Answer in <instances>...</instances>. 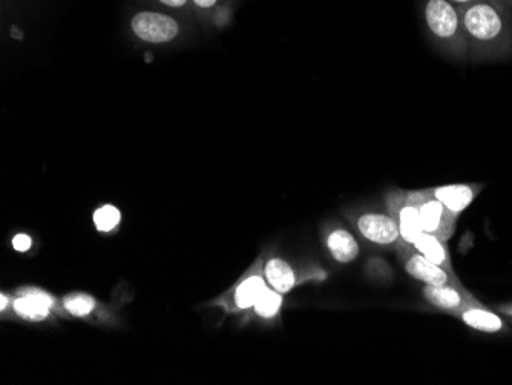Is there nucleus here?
I'll return each mask as SVG.
<instances>
[{"label": "nucleus", "mask_w": 512, "mask_h": 385, "mask_svg": "<svg viewBox=\"0 0 512 385\" xmlns=\"http://www.w3.org/2000/svg\"><path fill=\"white\" fill-rule=\"evenodd\" d=\"M281 304H283L281 293L276 292L275 289H266L260 300L256 301L255 310L258 315L264 316V318H272L278 313Z\"/></svg>", "instance_id": "dca6fc26"}, {"label": "nucleus", "mask_w": 512, "mask_h": 385, "mask_svg": "<svg viewBox=\"0 0 512 385\" xmlns=\"http://www.w3.org/2000/svg\"><path fill=\"white\" fill-rule=\"evenodd\" d=\"M132 30L145 42L165 43L175 39L180 28L177 22L166 14L145 11L132 19Z\"/></svg>", "instance_id": "20e7f679"}, {"label": "nucleus", "mask_w": 512, "mask_h": 385, "mask_svg": "<svg viewBox=\"0 0 512 385\" xmlns=\"http://www.w3.org/2000/svg\"><path fill=\"white\" fill-rule=\"evenodd\" d=\"M436 200H439L450 214L454 217L462 214L468 206L473 203L479 192V186L476 185H447L439 188L428 189Z\"/></svg>", "instance_id": "1a4fd4ad"}, {"label": "nucleus", "mask_w": 512, "mask_h": 385, "mask_svg": "<svg viewBox=\"0 0 512 385\" xmlns=\"http://www.w3.org/2000/svg\"><path fill=\"white\" fill-rule=\"evenodd\" d=\"M53 306V298L39 290H27L19 300L14 301V310L22 318L27 320L40 321L50 315Z\"/></svg>", "instance_id": "9d476101"}, {"label": "nucleus", "mask_w": 512, "mask_h": 385, "mask_svg": "<svg viewBox=\"0 0 512 385\" xmlns=\"http://www.w3.org/2000/svg\"><path fill=\"white\" fill-rule=\"evenodd\" d=\"M327 246H329L330 254L339 263H350V261L356 260L359 254L358 241L344 229L332 232L327 238Z\"/></svg>", "instance_id": "ddd939ff"}, {"label": "nucleus", "mask_w": 512, "mask_h": 385, "mask_svg": "<svg viewBox=\"0 0 512 385\" xmlns=\"http://www.w3.org/2000/svg\"><path fill=\"white\" fill-rule=\"evenodd\" d=\"M503 312L508 313V315L512 316V306L503 307Z\"/></svg>", "instance_id": "393cba45"}, {"label": "nucleus", "mask_w": 512, "mask_h": 385, "mask_svg": "<svg viewBox=\"0 0 512 385\" xmlns=\"http://www.w3.org/2000/svg\"><path fill=\"white\" fill-rule=\"evenodd\" d=\"M266 278L270 287L279 293L289 292L296 283L295 272H293L292 267L286 261L279 260V258H273L267 263Z\"/></svg>", "instance_id": "4468645a"}, {"label": "nucleus", "mask_w": 512, "mask_h": 385, "mask_svg": "<svg viewBox=\"0 0 512 385\" xmlns=\"http://www.w3.org/2000/svg\"><path fill=\"white\" fill-rule=\"evenodd\" d=\"M402 263L405 270L414 280L422 281L425 286H442V284H459L454 274L431 263L424 255L419 254L416 249H410L402 254Z\"/></svg>", "instance_id": "423d86ee"}, {"label": "nucleus", "mask_w": 512, "mask_h": 385, "mask_svg": "<svg viewBox=\"0 0 512 385\" xmlns=\"http://www.w3.org/2000/svg\"><path fill=\"white\" fill-rule=\"evenodd\" d=\"M160 2H163V4L169 5V7H183L188 0H160Z\"/></svg>", "instance_id": "412c9836"}, {"label": "nucleus", "mask_w": 512, "mask_h": 385, "mask_svg": "<svg viewBox=\"0 0 512 385\" xmlns=\"http://www.w3.org/2000/svg\"><path fill=\"white\" fill-rule=\"evenodd\" d=\"M65 307L73 315L85 316L94 309V300L86 295H76V297L66 298Z\"/></svg>", "instance_id": "a211bd4d"}, {"label": "nucleus", "mask_w": 512, "mask_h": 385, "mask_svg": "<svg viewBox=\"0 0 512 385\" xmlns=\"http://www.w3.org/2000/svg\"><path fill=\"white\" fill-rule=\"evenodd\" d=\"M460 14L471 60L480 62L511 56V8L500 0H479L460 8Z\"/></svg>", "instance_id": "f257e3e1"}, {"label": "nucleus", "mask_w": 512, "mask_h": 385, "mask_svg": "<svg viewBox=\"0 0 512 385\" xmlns=\"http://www.w3.org/2000/svg\"><path fill=\"white\" fill-rule=\"evenodd\" d=\"M407 197L419 209L424 232L436 235L444 241L453 235L457 217L450 214L448 209L431 195L430 191L408 192Z\"/></svg>", "instance_id": "7ed1b4c3"}, {"label": "nucleus", "mask_w": 512, "mask_h": 385, "mask_svg": "<svg viewBox=\"0 0 512 385\" xmlns=\"http://www.w3.org/2000/svg\"><path fill=\"white\" fill-rule=\"evenodd\" d=\"M120 218H122V215L114 206H105L94 215V221H96L97 229L100 232L112 231L120 223Z\"/></svg>", "instance_id": "f3484780"}, {"label": "nucleus", "mask_w": 512, "mask_h": 385, "mask_svg": "<svg viewBox=\"0 0 512 385\" xmlns=\"http://www.w3.org/2000/svg\"><path fill=\"white\" fill-rule=\"evenodd\" d=\"M7 303H8L7 297H5V295H2V310L7 309Z\"/></svg>", "instance_id": "5701e85b"}, {"label": "nucleus", "mask_w": 512, "mask_h": 385, "mask_svg": "<svg viewBox=\"0 0 512 385\" xmlns=\"http://www.w3.org/2000/svg\"><path fill=\"white\" fill-rule=\"evenodd\" d=\"M460 318L467 326L480 330V332L497 333L505 329V323L500 316L490 310L482 309V307L473 306V304L460 312Z\"/></svg>", "instance_id": "f8f14e48"}, {"label": "nucleus", "mask_w": 512, "mask_h": 385, "mask_svg": "<svg viewBox=\"0 0 512 385\" xmlns=\"http://www.w3.org/2000/svg\"><path fill=\"white\" fill-rule=\"evenodd\" d=\"M451 4L456 5V7L463 8L468 7V5L474 4V2H479V0H448Z\"/></svg>", "instance_id": "aec40b11"}, {"label": "nucleus", "mask_w": 512, "mask_h": 385, "mask_svg": "<svg viewBox=\"0 0 512 385\" xmlns=\"http://www.w3.org/2000/svg\"><path fill=\"white\" fill-rule=\"evenodd\" d=\"M393 217L398 221L399 231H401V240L408 246H413L417 238L424 234L422 228L421 215L419 209L413 201L407 197V194H399V197H393Z\"/></svg>", "instance_id": "0eeeda50"}, {"label": "nucleus", "mask_w": 512, "mask_h": 385, "mask_svg": "<svg viewBox=\"0 0 512 385\" xmlns=\"http://www.w3.org/2000/svg\"><path fill=\"white\" fill-rule=\"evenodd\" d=\"M267 284L263 278L255 277L247 278L243 283L238 286L237 293H235V301L240 309H249L255 307L256 301L260 300L261 295L266 292Z\"/></svg>", "instance_id": "2eb2a0df"}, {"label": "nucleus", "mask_w": 512, "mask_h": 385, "mask_svg": "<svg viewBox=\"0 0 512 385\" xmlns=\"http://www.w3.org/2000/svg\"><path fill=\"white\" fill-rule=\"evenodd\" d=\"M13 246L16 251L25 252L31 247V238L28 235H17L13 240Z\"/></svg>", "instance_id": "6ab92c4d"}, {"label": "nucleus", "mask_w": 512, "mask_h": 385, "mask_svg": "<svg viewBox=\"0 0 512 385\" xmlns=\"http://www.w3.org/2000/svg\"><path fill=\"white\" fill-rule=\"evenodd\" d=\"M356 224L365 240L379 244V246H391L401 240L398 221L393 215L368 212V214L361 215Z\"/></svg>", "instance_id": "39448f33"}, {"label": "nucleus", "mask_w": 512, "mask_h": 385, "mask_svg": "<svg viewBox=\"0 0 512 385\" xmlns=\"http://www.w3.org/2000/svg\"><path fill=\"white\" fill-rule=\"evenodd\" d=\"M424 297L428 303L439 309L450 312H462L465 307L471 306L473 300L463 293L459 284H442V286H425Z\"/></svg>", "instance_id": "6e6552de"}, {"label": "nucleus", "mask_w": 512, "mask_h": 385, "mask_svg": "<svg viewBox=\"0 0 512 385\" xmlns=\"http://www.w3.org/2000/svg\"><path fill=\"white\" fill-rule=\"evenodd\" d=\"M421 14L434 47L454 59H468L460 8L448 0H421Z\"/></svg>", "instance_id": "f03ea898"}, {"label": "nucleus", "mask_w": 512, "mask_h": 385, "mask_svg": "<svg viewBox=\"0 0 512 385\" xmlns=\"http://www.w3.org/2000/svg\"><path fill=\"white\" fill-rule=\"evenodd\" d=\"M194 2L201 8L214 7L217 4V0H194Z\"/></svg>", "instance_id": "4be33fe9"}, {"label": "nucleus", "mask_w": 512, "mask_h": 385, "mask_svg": "<svg viewBox=\"0 0 512 385\" xmlns=\"http://www.w3.org/2000/svg\"><path fill=\"white\" fill-rule=\"evenodd\" d=\"M500 2H503V4H505L506 7H509L512 10V0H500Z\"/></svg>", "instance_id": "b1692460"}, {"label": "nucleus", "mask_w": 512, "mask_h": 385, "mask_svg": "<svg viewBox=\"0 0 512 385\" xmlns=\"http://www.w3.org/2000/svg\"><path fill=\"white\" fill-rule=\"evenodd\" d=\"M413 249H416L419 254L424 255L425 258L431 263L437 264L442 269L447 270L453 274V266H451V257L448 254V249L445 247L444 240H440L436 235L424 234L417 238L416 243L413 244Z\"/></svg>", "instance_id": "9b49d317"}]
</instances>
